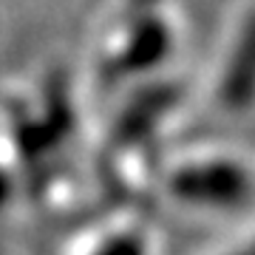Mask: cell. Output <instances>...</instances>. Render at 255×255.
Wrapping results in <instances>:
<instances>
[{"mask_svg": "<svg viewBox=\"0 0 255 255\" xmlns=\"http://www.w3.org/2000/svg\"><path fill=\"white\" fill-rule=\"evenodd\" d=\"M221 105L230 111H250L255 105V17L241 28L221 74Z\"/></svg>", "mask_w": 255, "mask_h": 255, "instance_id": "obj_2", "label": "cell"}, {"mask_svg": "<svg viewBox=\"0 0 255 255\" xmlns=\"http://www.w3.org/2000/svg\"><path fill=\"white\" fill-rule=\"evenodd\" d=\"M170 193L199 207H241L253 196V176L227 156L190 159L170 173Z\"/></svg>", "mask_w": 255, "mask_h": 255, "instance_id": "obj_1", "label": "cell"}, {"mask_svg": "<svg viewBox=\"0 0 255 255\" xmlns=\"http://www.w3.org/2000/svg\"><path fill=\"white\" fill-rule=\"evenodd\" d=\"M170 34L159 20H145L136 28H130V40L128 46L122 43V48L117 51V68L119 71H150L162 54L167 51Z\"/></svg>", "mask_w": 255, "mask_h": 255, "instance_id": "obj_3", "label": "cell"}, {"mask_svg": "<svg viewBox=\"0 0 255 255\" xmlns=\"http://www.w3.org/2000/svg\"><path fill=\"white\" fill-rule=\"evenodd\" d=\"M97 255H145V244L139 236L125 233V236H114L105 247H100Z\"/></svg>", "mask_w": 255, "mask_h": 255, "instance_id": "obj_4", "label": "cell"}]
</instances>
